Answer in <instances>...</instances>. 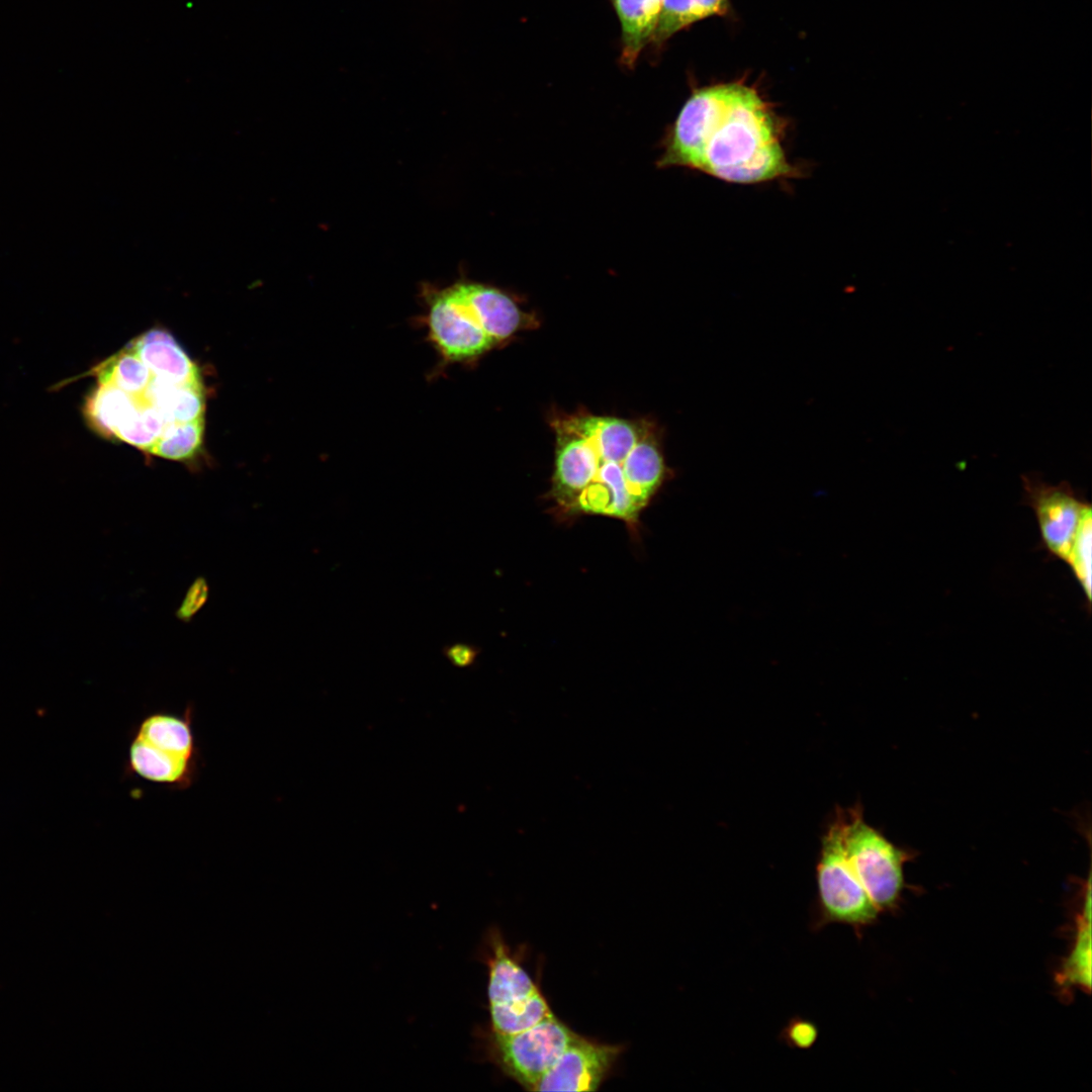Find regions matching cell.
<instances>
[{"label": "cell", "mask_w": 1092, "mask_h": 1092, "mask_svg": "<svg viewBox=\"0 0 1092 1092\" xmlns=\"http://www.w3.org/2000/svg\"><path fill=\"white\" fill-rule=\"evenodd\" d=\"M729 8V0H662L659 20L650 44L653 49H660L679 30L702 19L725 15Z\"/></svg>", "instance_id": "cell-13"}, {"label": "cell", "mask_w": 1092, "mask_h": 1092, "mask_svg": "<svg viewBox=\"0 0 1092 1092\" xmlns=\"http://www.w3.org/2000/svg\"><path fill=\"white\" fill-rule=\"evenodd\" d=\"M204 420L183 423L168 429L150 454L172 460L191 461L200 451Z\"/></svg>", "instance_id": "cell-16"}, {"label": "cell", "mask_w": 1092, "mask_h": 1092, "mask_svg": "<svg viewBox=\"0 0 1092 1092\" xmlns=\"http://www.w3.org/2000/svg\"><path fill=\"white\" fill-rule=\"evenodd\" d=\"M487 946L488 1006L518 1003L540 992L532 978L511 954L497 929L489 931Z\"/></svg>", "instance_id": "cell-10"}, {"label": "cell", "mask_w": 1092, "mask_h": 1092, "mask_svg": "<svg viewBox=\"0 0 1092 1092\" xmlns=\"http://www.w3.org/2000/svg\"><path fill=\"white\" fill-rule=\"evenodd\" d=\"M193 720V704L182 712L160 709L145 714L129 732L124 777L171 791L191 788L202 766Z\"/></svg>", "instance_id": "cell-4"}, {"label": "cell", "mask_w": 1092, "mask_h": 1092, "mask_svg": "<svg viewBox=\"0 0 1092 1092\" xmlns=\"http://www.w3.org/2000/svg\"><path fill=\"white\" fill-rule=\"evenodd\" d=\"M487 1059L506 1076L533 1091L575 1035L553 1012L521 1032L484 1034Z\"/></svg>", "instance_id": "cell-7"}, {"label": "cell", "mask_w": 1092, "mask_h": 1092, "mask_svg": "<svg viewBox=\"0 0 1092 1092\" xmlns=\"http://www.w3.org/2000/svg\"><path fill=\"white\" fill-rule=\"evenodd\" d=\"M787 1043L799 1050L810 1049L817 1040L818 1029L809 1020L792 1019L784 1030Z\"/></svg>", "instance_id": "cell-18"}, {"label": "cell", "mask_w": 1092, "mask_h": 1092, "mask_svg": "<svg viewBox=\"0 0 1092 1092\" xmlns=\"http://www.w3.org/2000/svg\"><path fill=\"white\" fill-rule=\"evenodd\" d=\"M816 877L819 923H841L859 928L876 920L879 910L845 853L842 814L836 817L822 838Z\"/></svg>", "instance_id": "cell-5"}, {"label": "cell", "mask_w": 1092, "mask_h": 1092, "mask_svg": "<svg viewBox=\"0 0 1092 1092\" xmlns=\"http://www.w3.org/2000/svg\"><path fill=\"white\" fill-rule=\"evenodd\" d=\"M1091 544L1092 511L1083 518L1065 561L1081 586L1088 608L1091 604Z\"/></svg>", "instance_id": "cell-17"}, {"label": "cell", "mask_w": 1092, "mask_h": 1092, "mask_svg": "<svg viewBox=\"0 0 1092 1092\" xmlns=\"http://www.w3.org/2000/svg\"><path fill=\"white\" fill-rule=\"evenodd\" d=\"M843 818V844L848 861L879 911L893 907L904 888L908 854L869 825L854 809Z\"/></svg>", "instance_id": "cell-6"}, {"label": "cell", "mask_w": 1092, "mask_h": 1092, "mask_svg": "<svg viewBox=\"0 0 1092 1092\" xmlns=\"http://www.w3.org/2000/svg\"><path fill=\"white\" fill-rule=\"evenodd\" d=\"M423 325L444 365L470 362L521 329L525 313L508 294L476 282L427 288Z\"/></svg>", "instance_id": "cell-3"}, {"label": "cell", "mask_w": 1092, "mask_h": 1092, "mask_svg": "<svg viewBox=\"0 0 1092 1092\" xmlns=\"http://www.w3.org/2000/svg\"><path fill=\"white\" fill-rule=\"evenodd\" d=\"M1075 945L1065 962L1058 980L1062 986L1091 987V897L1090 883Z\"/></svg>", "instance_id": "cell-15"}, {"label": "cell", "mask_w": 1092, "mask_h": 1092, "mask_svg": "<svg viewBox=\"0 0 1092 1092\" xmlns=\"http://www.w3.org/2000/svg\"><path fill=\"white\" fill-rule=\"evenodd\" d=\"M444 656L456 667L464 668L472 665L477 656L478 649L466 643H454L443 648Z\"/></svg>", "instance_id": "cell-20"}, {"label": "cell", "mask_w": 1092, "mask_h": 1092, "mask_svg": "<svg viewBox=\"0 0 1092 1092\" xmlns=\"http://www.w3.org/2000/svg\"><path fill=\"white\" fill-rule=\"evenodd\" d=\"M622 1045L594 1041L575 1033L533 1091H596L607 1078Z\"/></svg>", "instance_id": "cell-9"}, {"label": "cell", "mask_w": 1092, "mask_h": 1092, "mask_svg": "<svg viewBox=\"0 0 1092 1092\" xmlns=\"http://www.w3.org/2000/svg\"><path fill=\"white\" fill-rule=\"evenodd\" d=\"M550 497L565 517L599 515L638 523L667 477L655 429L646 422L585 413L553 423Z\"/></svg>", "instance_id": "cell-1"}, {"label": "cell", "mask_w": 1092, "mask_h": 1092, "mask_svg": "<svg viewBox=\"0 0 1092 1092\" xmlns=\"http://www.w3.org/2000/svg\"><path fill=\"white\" fill-rule=\"evenodd\" d=\"M658 164L738 184L796 173L783 146L778 115L755 89L739 82L693 92L671 125Z\"/></svg>", "instance_id": "cell-2"}, {"label": "cell", "mask_w": 1092, "mask_h": 1092, "mask_svg": "<svg viewBox=\"0 0 1092 1092\" xmlns=\"http://www.w3.org/2000/svg\"><path fill=\"white\" fill-rule=\"evenodd\" d=\"M128 346L156 374L177 384L202 383L194 362L167 331L149 330Z\"/></svg>", "instance_id": "cell-11"}, {"label": "cell", "mask_w": 1092, "mask_h": 1092, "mask_svg": "<svg viewBox=\"0 0 1092 1092\" xmlns=\"http://www.w3.org/2000/svg\"><path fill=\"white\" fill-rule=\"evenodd\" d=\"M208 596V586L203 578H198L188 589L186 597L178 611V617L184 621L190 618L203 606Z\"/></svg>", "instance_id": "cell-19"}, {"label": "cell", "mask_w": 1092, "mask_h": 1092, "mask_svg": "<svg viewBox=\"0 0 1092 1092\" xmlns=\"http://www.w3.org/2000/svg\"><path fill=\"white\" fill-rule=\"evenodd\" d=\"M1024 502L1035 515L1041 543L1053 558L1066 561L1085 515L1092 511L1067 481L1050 484L1035 474L1021 476Z\"/></svg>", "instance_id": "cell-8"}, {"label": "cell", "mask_w": 1092, "mask_h": 1092, "mask_svg": "<svg viewBox=\"0 0 1092 1092\" xmlns=\"http://www.w3.org/2000/svg\"><path fill=\"white\" fill-rule=\"evenodd\" d=\"M621 26L620 63L634 68L656 29L662 0H610Z\"/></svg>", "instance_id": "cell-12"}, {"label": "cell", "mask_w": 1092, "mask_h": 1092, "mask_svg": "<svg viewBox=\"0 0 1092 1092\" xmlns=\"http://www.w3.org/2000/svg\"><path fill=\"white\" fill-rule=\"evenodd\" d=\"M490 1032L510 1035L526 1030L552 1013L541 993L510 1005H489Z\"/></svg>", "instance_id": "cell-14"}]
</instances>
